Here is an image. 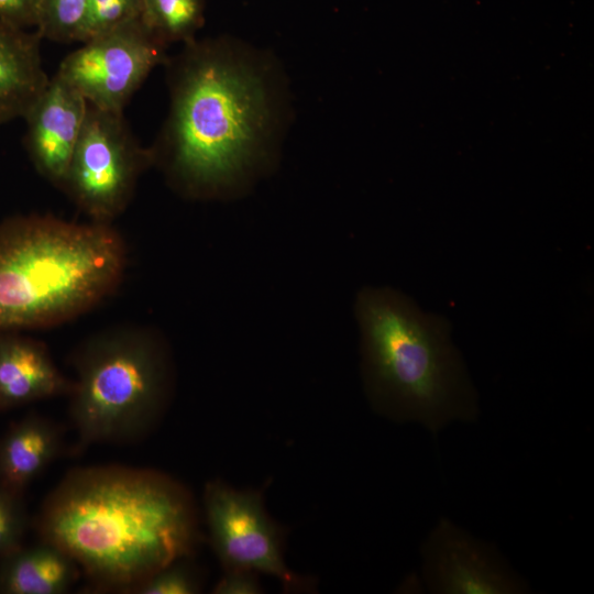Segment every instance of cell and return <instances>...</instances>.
Segmentation results:
<instances>
[{
  "label": "cell",
  "instance_id": "cell-17",
  "mask_svg": "<svg viewBox=\"0 0 594 594\" xmlns=\"http://www.w3.org/2000/svg\"><path fill=\"white\" fill-rule=\"evenodd\" d=\"M87 2L88 21L84 42L142 19V0H87Z\"/></svg>",
  "mask_w": 594,
  "mask_h": 594
},
{
  "label": "cell",
  "instance_id": "cell-4",
  "mask_svg": "<svg viewBox=\"0 0 594 594\" xmlns=\"http://www.w3.org/2000/svg\"><path fill=\"white\" fill-rule=\"evenodd\" d=\"M125 243L107 223L48 215L0 222V332L48 328L92 309L119 287Z\"/></svg>",
  "mask_w": 594,
  "mask_h": 594
},
{
  "label": "cell",
  "instance_id": "cell-11",
  "mask_svg": "<svg viewBox=\"0 0 594 594\" xmlns=\"http://www.w3.org/2000/svg\"><path fill=\"white\" fill-rule=\"evenodd\" d=\"M72 388L45 344L16 331L0 332V413L69 395Z\"/></svg>",
  "mask_w": 594,
  "mask_h": 594
},
{
  "label": "cell",
  "instance_id": "cell-8",
  "mask_svg": "<svg viewBox=\"0 0 594 594\" xmlns=\"http://www.w3.org/2000/svg\"><path fill=\"white\" fill-rule=\"evenodd\" d=\"M204 508L211 546L224 570H245L279 580L287 588L302 582L284 560L283 530L262 495L220 480L206 484Z\"/></svg>",
  "mask_w": 594,
  "mask_h": 594
},
{
  "label": "cell",
  "instance_id": "cell-1",
  "mask_svg": "<svg viewBox=\"0 0 594 594\" xmlns=\"http://www.w3.org/2000/svg\"><path fill=\"white\" fill-rule=\"evenodd\" d=\"M164 66L169 105L153 165L185 199L245 197L279 164L292 110L279 62L221 35L183 44Z\"/></svg>",
  "mask_w": 594,
  "mask_h": 594
},
{
  "label": "cell",
  "instance_id": "cell-13",
  "mask_svg": "<svg viewBox=\"0 0 594 594\" xmlns=\"http://www.w3.org/2000/svg\"><path fill=\"white\" fill-rule=\"evenodd\" d=\"M62 431L48 419L30 415L0 442V485L20 494L57 457Z\"/></svg>",
  "mask_w": 594,
  "mask_h": 594
},
{
  "label": "cell",
  "instance_id": "cell-12",
  "mask_svg": "<svg viewBox=\"0 0 594 594\" xmlns=\"http://www.w3.org/2000/svg\"><path fill=\"white\" fill-rule=\"evenodd\" d=\"M41 37L0 20V124L23 118L46 87Z\"/></svg>",
  "mask_w": 594,
  "mask_h": 594
},
{
  "label": "cell",
  "instance_id": "cell-2",
  "mask_svg": "<svg viewBox=\"0 0 594 594\" xmlns=\"http://www.w3.org/2000/svg\"><path fill=\"white\" fill-rule=\"evenodd\" d=\"M43 541L68 556L96 582L134 588L194 552L199 542L190 494L145 470L92 468L68 474L45 502Z\"/></svg>",
  "mask_w": 594,
  "mask_h": 594
},
{
  "label": "cell",
  "instance_id": "cell-9",
  "mask_svg": "<svg viewBox=\"0 0 594 594\" xmlns=\"http://www.w3.org/2000/svg\"><path fill=\"white\" fill-rule=\"evenodd\" d=\"M428 588L440 594H518L527 583L497 550L441 519L422 547Z\"/></svg>",
  "mask_w": 594,
  "mask_h": 594
},
{
  "label": "cell",
  "instance_id": "cell-7",
  "mask_svg": "<svg viewBox=\"0 0 594 594\" xmlns=\"http://www.w3.org/2000/svg\"><path fill=\"white\" fill-rule=\"evenodd\" d=\"M167 47L138 19L82 42L56 74L88 105L123 112L151 72L166 63Z\"/></svg>",
  "mask_w": 594,
  "mask_h": 594
},
{
  "label": "cell",
  "instance_id": "cell-5",
  "mask_svg": "<svg viewBox=\"0 0 594 594\" xmlns=\"http://www.w3.org/2000/svg\"><path fill=\"white\" fill-rule=\"evenodd\" d=\"M69 413L78 448L136 439L162 416L174 366L158 332L117 327L92 336L74 356Z\"/></svg>",
  "mask_w": 594,
  "mask_h": 594
},
{
  "label": "cell",
  "instance_id": "cell-3",
  "mask_svg": "<svg viewBox=\"0 0 594 594\" xmlns=\"http://www.w3.org/2000/svg\"><path fill=\"white\" fill-rule=\"evenodd\" d=\"M354 316L363 385L376 413L432 433L476 418V395L443 318L386 286L361 288Z\"/></svg>",
  "mask_w": 594,
  "mask_h": 594
},
{
  "label": "cell",
  "instance_id": "cell-6",
  "mask_svg": "<svg viewBox=\"0 0 594 594\" xmlns=\"http://www.w3.org/2000/svg\"><path fill=\"white\" fill-rule=\"evenodd\" d=\"M153 166L123 112L88 105L62 187L92 222L110 224L129 206L140 176Z\"/></svg>",
  "mask_w": 594,
  "mask_h": 594
},
{
  "label": "cell",
  "instance_id": "cell-19",
  "mask_svg": "<svg viewBox=\"0 0 594 594\" xmlns=\"http://www.w3.org/2000/svg\"><path fill=\"white\" fill-rule=\"evenodd\" d=\"M180 561L154 573L134 587V592L141 594H195L200 592V582L197 575Z\"/></svg>",
  "mask_w": 594,
  "mask_h": 594
},
{
  "label": "cell",
  "instance_id": "cell-16",
  "mask_svg": "<svg viewBox=\"0 0 594 594\" xmlns=\"http://www.w3.org/2000/svg\"><path fill=\"white\" fill-rule=\"evenodd\" d=\"M88 21L87 0H38L35 32L58 43L84 42Z\"/></svg>",
  "mask_w": 594,
  "mask_h": 594
},
{
  "label": "cell",
  "instance_id": "cell-15",
  "mask_svg": "<svg viewBox=\"0 0 594 594\" xmlns=\"http://www.w3.org/2000/svg\"><path fill=\"white\" fill-rule=\"evenodd\" d=\"M142 21L164 44H185L205 24V0H142Z\"/></svg>",
  "mask_w": 594,
  "mask_h": 594
},
{
  "label": "cell",
  "instance_id": "cell-21",
  "mask_svg": "<svg viewBox=\"0 0 594 594\" xmlns=\"http://www.w3.org/2000/svg\"><path fill=\"white\" fill-rule=\"evenodd\" d=\"M38 0H0V20L29 29L36 26Z\"/></svg>",
  "mask_w": 594,
  "mask_h": 594
},
{
  "label": "cell",
  "instance_id": "cell-14",
  "mask_svg": "<svg viewBox=\"0 0 594 594\" xmlns=\"http://www.w3.org/2000/svg\"><path fill=\"white\" fill-rule=\"evenodd\" d=\"M78 576V564L57 546L43 541L21 547L2 558L0 592L4 594H61Z\"/></svg>",
  "mask_w": 594,
  "mask_h": 594
},
{
  "label": "cell",
  "instance_id": "cell-10",
  "mask_svg": "<svg viewBox=\"0 0 594 594\" xmlns=\"http://www.w3.org/2000/svg\"><path fill=\"white\" fill-rule=\"evenodd\" d=\"M88 102L56 73L22 119L24 146L36 169L62 189L87 114Z\"/></svg>",
  "mask_w": 594,
  "mask_h": 594
},
{
  "label": "cell",
  "instance_id": "cell-18",
  "mask_svg": "<svg viewBox=\"0 0 594 594\" xmlns=\"http://www.w3.org/2000/svg\"><path fill=\"white\" fill-rule=\"evenodd\" d=\"M26 514L20 494L0 485V558L21 547Z\"/></svg>",
  "mask_w": 594,
  "mask_h": 594
},
{
  "label": "cell",
  "instance_id": "cell-20",
  "mask_svg": "<svg viewBox=\"0 0 594 594\" xmlns=\"http://www.w3.org/2000/svg\"><path fill=\"white\" fill-rule=\"evenodd\" d=\"M263 592L258 574L245 570H224L212 588L215 594H260Z\"/></svg>",
  "mask_w": 594,
  "mask_h": 594
}]
</instances>
